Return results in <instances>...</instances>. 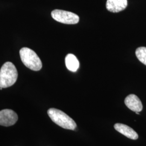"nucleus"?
<instances>
[{
	"instance_id": "nucleus-5",
	"label": "nucleus",
	"mask_w": 146,
	"mask_h": 146,
	"mask_svg": "<svg viewBox=\"0 0 146 146\" xmlns=\"http://www.w3.org/2000/svg\"><path fill=\"white\" fill-rule=\"evenodd\" d=\"M18 120V116L13 110H2L0 111V125L9 127L14 125Z\"/></svg>"
},
{
	"instance_id": "nucleus-8",
	"label": "nucleus",
	"mask_w": 146,
	"mask_h": 146,
	"mask_svg": "<svg viewBox=\"0 0 146 146\" xmlns=\"http://www.w3.org/2000/svg\"><path fill=\"white\" fill-rule=\"evenodd\" d=\"M116 131H119L127 137L132 140H136L139 136L135 131L130 127L122 123H115L114 126Z\"/></svg>"
},
{
	"instance_id": "nucleus-11",
	"label": "nucleus",
	"mask_w": 146,
	"mask_h": 146,
	"mask_svg": "<svg viewBox=\"0 0 146 146\" xmlns=\"http://www.w3.org/2000/svg\"><path fill=\"white\" fill-rule=\"evenodd\" d=\"M136 114H138V115H139L140 114V113L139 112H135Z\"/></svg>"
},
{
	"instance_id": "nucleus-3",
	"label": "nucleus",
	"mask_w": 146,
	"mask_h": 146,
	"mask_svg": "<svg viewBox=\"0 0 146 146\" xmlns=\"http://www.w3.org/2000/svg\"><path fill=\"white\" fill-rule=\"evenodd\" d=\"M21 61L27 68L34 71L41 69L42 63L36 53L31 49L23 47L20 50Z\"/></svg>"
},
{
	"instance_id": "nucleus-7",
	"label": "nucleus",
	"mask_w": 146,
	"mask_h": 146,
	"mask_svg": "<svg viewBox=\"0 0 146 146\" xmlns=\"http://www.w3.org/2000/svg\"><path fill=\"white\" fill-rule=\"evenodd\" d=\"M127 5V0H107L106 8L110 12L119 13L125 10Z\"/></svg>"
},
{
	"instance_id": "nucleus-2",
	"label": "nucleus",
	"mask_w": 146,
	"mask_h": 146,
	"mask_svg": "<svg viewBox=\"0 0 146 146\" xmlns=\"http://www.w3.org/2000/svg\"><path fill=\"white\" fill-rule=\"evenodd\" d=\"M48 114L52 121L64 129L74 130L76 127V123L70 116L63 111L55 108L48 110Z\"/></svg>"
},
{
	"instance_id": "nucleus-9",
	"label": "nucleus",
	"mask_w": 146,
	"mask_h": 146,
	"mask_svg": "<svg viewBox=\"0 0 146 146\" xmlns=\"http://www.w3.org/2000/svg\"><path fill=\"white\" fill-rule=\"evenodd\" d=\"M65 63L67 68L72 72H76L80 66V63L78 58L72 54H68L66 56Z\"/></svg>"
},
{
	"instance_id": "nucleus-10",
	"label": "nucleus",
	"mask_w": 146,
	"mask_h": 146,
	"mask_svg": "<svg viewBox=\"0 0 146 146\" xmlns=\"http://www.w3.org/2000/svg\"><path fill=\"white\" fill-rule=\"evenodd\" d=\"M135 54L138 60L146 66V47H141L137 48Z\"/></svg>"
},
{
	"instance_id": "nucleus-6",
	"label": "nucleus",
	"mask_w": 146,
	"mask_h": 146,
	"mask_svg": "<svg viewBox=\"0 0 146 146\" xmlns=\"http://www.w3.org/2000/svg\"><path fill=\"white\" fill-rule=\"evenodd\" d=\"M125 104L129 109L135 112H140L143 108L141 100L134 94H130L127 96Z\"/></svg>"
},
{
	"instance_id": "nucleus-1",
	"label": "nucleus",
	"mask_w": 146,
	"mask_h": 146,
	"mask_svg": "<svg viewBox=\"0 0 146 146\" xmlns=\"http://www.w3.org/2000/svg\"><path fill=\"white\" fill-rule=\"evenodd\" d=\"M17 77L18 73L15 65L11 62H5L0 69V87L6 88L13 86Z\"/></svg>"
},
{
	"instance_id": "nucleus-4",
	"label": "nucleus",
	"mask_w": 146,
	"mask_h": 146,
	"mask_svg": "<svg viewBox=\"0 0 146 146\" xmlns=\"http://www.w3.org/2000/svg\"><path fill=\"white\" fill-rule=\"evenodd\" d=\"M52 17L58 22L67 25H75L80 21L78 15L68 11L55 9L52 11Z\"/></svg>"
}]
</instances>
